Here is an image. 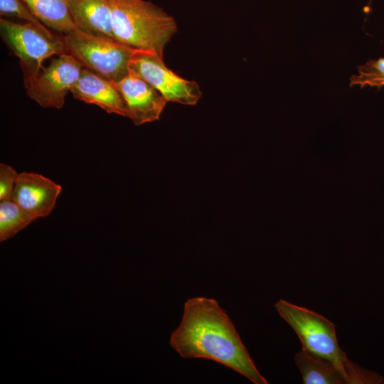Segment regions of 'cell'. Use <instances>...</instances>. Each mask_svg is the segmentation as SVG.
<instances>
[{"label":"cell","mask_w":384,"mask_h":384,"mask_svg":"<svg viewBox=\"0 0 384 384\" xmlns=\"http://www.w3.org/2000/svg\"><path fill=\"white\" fill-rule=\"evenodd\" d=\"M66 53L83 68L117 82L129 73L134 51L114 39L95 36L78 29L63 36Z\"/></svg>","instance_id":"cell-4"},{"label":"cell","mask_w":384,"mask_h":384,"mask_svg":"<svg viewBox=\"0 0 384 384\" xmlns=\"http://www.w3.org/2000/svg\"><path fill=\"white\" fill-rule=\"evenodd\" d=\"M18 174L11 166L0 164V201L12 199Z\"/></svg>","instance_id":"cell-17"},{"label":"cell","mask_w":384,"mask_h":384,"mask_svg":"<svg viewBox=\"0 0 384 384\" xmlns=\"http://www.w3.org/2000/svg\"><path fill=\"white\" fill-rule=\"evenodd\" d=\"M62 187L50 178L33 172L18 174L12 200L37 220L50 214Z\"/></svg>","instance_id":"cell-8"},{"label":"cell","mask_w":384,"mask_h":384,"mask_svg":"<svg viewBox=\"0 0 384 384\" xmlns=\"http://www.w3.org/2000/svg\"><path fill=\"white\" fill-rule=\"evenodd\" d=\"M77 28L85 33L114 39L108 0H64Z\"/></svg>","instance_id":"cell-11"},{"label":"cell","mask_w":384,"mask_h":384,"mask_svg":"<svg viewBox=\"0 0 384 384\" xmlns=\"http://www.w3.org/2000/svg\"><path fill=\"white\" fill-rule=\"evenodd\" d=\"M115 83L126 102L128 118L134 125L159 119L168 101L148 82L129 71L128 75Z\"/></svg>","instance_id":"cell-9"},{"label":"cell","mask_w":384,"mask_h":384,"mask_svg":"<svg viewBox=\"0 0 384 384\" xmlns=\"http://www.w3.org/2000/svg\"><path fill=\"white\" fill-rule=\"evenodd\" d=\"M0 14L1 16L16 17L48 30L23 0H0Z\"/></svg>","instance_id":"cell-16"},{"label":"cell","mask_w":384,"mask_h":384,"mask_svg":"<svg viewBox=\"0 0 384 384\" xmlns=\"http://www.w3.org/2000/svg\"><path fill=\"white\" fill-rule=\"evenodd\" d=\"M46 26L64 35L77 30L64 0H23Z\"/></svg>","instance_id":"cell-13"},{"label":"cell","mask_w":384,"mask_h":384,"mask_svg":"<svg viewBox=\"0 0 384 384\" xmlns=\"http://www.w3.org/2000/svg\"><path fill=\"white\" fill-rule=\"evenodd\" d=\"M0 34L19 59L24 77L36 75L43 68L46 59L66 53L63 36H56L31 23H16L1 18Z\"/></svg>","instance_id":"cell-5"},{"label":"cell","mask_w":384,"mask_h":384,"mask_svg":"<svg viewBox=\"0 0 384 384\" xmlns=\"http://www.w3.org/2000/svg\"><path fill=\"white\" fill-rule=\"evenodd\" d=\"M82 68L72 55L68 53L58 55L36 75L24 77L26 92L43 108L60 109Z\"/></svg>","instance_id":"cell-7"},{"label":"cell","mask_w":384,"mask_h":384,"mask_svg":"<svg viewBox=\"0 0 384 384\" xmlns=\"http://www.w3.org/2000/svg\"><path fill=\"white\" fill-rule=\"evenodd\" d=\"M129 68L130 72L144 80L168 102L195 105L202 96L196 82L178 75L154 52L134 50Z\"/></svg>","instance_id":"cell-6"},{"label":"cell","mask_w":384,"mask_h":384,"mask_svg":"<svg viewBox=\"0 0 384 384\" xmlns=\"http://www.w3.org/2000/svg\"><path fill=\"white\" fill-rule=\"evenodd\" d=\"M294 362L304 384H347L331 363L306 351L297 353Z\"/></svg>","instance_id":"cell-12"},{"label":"cell","mask_w":384,"mask_h":384,"mask_svg":"<svg viewBox=\"0 0 384 384\" xmlns=\"http://www.w3.org/2000/svg\"><path fill=\"white\" fill-rule=\"evenodd\" d=\"M114 38L134 50L151 51L164 58L166 44L177 31L174 17L145 0H108Z\"/></svg>","instance_id":"cell-3"},{"label":"cell","mask_w":384,"mask_h":384,"mask_svg":"<svg viewBox=\"0 0 384 384\" xmlns=\"http://www.w3.org/2000/svg\"><path fill=\"white\" fill-rule=\"evenodd\" d=\"M70 92L75 99L97 105L109 114L129 117L126 102L116 83L87 68H82Z\"/></svg>","instance_id":"cell-10"},{"label":"cell","mask_w":384,"mask_h":384,"mask_svg":"<svg viewBox=\"0 0 384 384\" xmlns=\"http://www.w3.org/2000/svg\"><path fill=\"white\" fill-rule=\"evenodd\" d=\"M36 220L12 199L0 201V240L14 237Z\"/></svg>","instance_id":"cell-14"},{"label":"cell","mask_w":384,"mask_h":384,"mask_svg":"<svg viewBox=\"0 0 384 384\" xmlns=\"http://www.w3.org/2000/svg\"><path fill=\"white\" fill-rule=\"evenodd\" d=\"M358 74L353 75L350 79V86L366 85L380 88L384 85V58L369 60L364 65L357 68Z\"/></svg>","instance_id":"cell-15"},{"label":"cell","mask_w":384,"mask_h":384,"mask_svg":"<svg viewBox=\"0 0 384 384\" xmlns=\"http://www.w3.org/2000/svg\"><path fill=\"white\" fill-rule=\"evenodd\" d=\"M280 316L299 337L302 350L331 363L347 384H382L384 378L350 361L338 346L335 325L326 317L303 306L280 299L274 304Z\"/></svg>","instance_id":"cell-2"},{"label":"cell","mask_w":384,"mask_h":384,"mask_svg":"<svg viewBox=\"0 0 384 384\" xmlns=\"http://www.w3.org/2000/svg\"><path fill=\"white\" fill-rule=\"evenodd\" d=\"M169 343L184 358L213 360L255 384H267L226 312L211 298H189Z\"/></svg>","instance_id":"cell-1"}]
</instances>
